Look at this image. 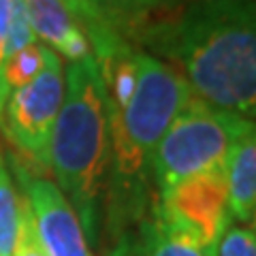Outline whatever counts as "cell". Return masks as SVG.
Instances as JSON below:
<instances>
[{"mask_svg":"<svg viewBox=\"0 0 256 256\" xmlns=\"http://www.w3.org/2000/svg\"><path fill=\"white\" fill-rule=\"evenodd\" d=\"M20 224V194L18 186L0 152V256H13Z\"/></svg>","mask_w":256,"mask_h":256,"instance_id":"obj_12","label":"cell"},{"mask_svg":"<svg viewBox=\"0 0 256 256\" xmlns=\"http://www.w3.org/2000/svg\"><path fill=\"white\" fill-rule=\"evenodd\" d=\"M45 56H47V47L43 43H32L28 47H24L22 52L11 56L4 62L2 68V79H4V88L6 92H13L18 88L30 84L45 66Z\"/></svg>","mask_w":256,"mask_h":256,"instance_id":"obj_13","label":"cell"},{"mask_svg":"<svg viewBox=\"0 0 256 256\" xmlns=\"http://www.w3.org/2000/svg\"><path fill=\"white\" fill-rule=\"evenodd\" d=\"M62 100V62L47 47L43 70L30 84L9 92L0 118L6 141L20 152L15 158L34 175L50 173V146Z\"/></svg>","mask_w":256,"mask_h":256,"instance_id":"obj_5","label":"cell"},{"mask_svg":"<svg viewBox=\"0 0 256 256\" xmlns=\"http://www.w3.org/2000/svg\"><path fill=\"white\" fill-rule=\"evenodd\" d=\"M109 256H139L137 254V242H134V230L120 235L116 239L114 248H111Z\"/></svg>","mask_w":256,"mask_h":256,"instance_id":"obj_19","label":"cell"},{"mask_svg":"<svg viewBox=\"0 0 256 256\" xmlns=\"http://www.w3.org/2000/svg\"><path fill=\"white\" fill-rule=\"evenodd\" d=\"M252 126V120L220 111L192 96L152 156L156 196L192 175L224 169L235 141Z\"/></svg>","mask_w":256,"mask_h":256,"instance_id":"obj_4","label":"cell"},{"mask_svg":"<svg viewBox=\"0 0 256 256\" xmlns=\"http://www.w3.org/2000/svg\"><path fill=\"white\" fill-rule=\"evenodd\" d=\"M13 180L32 210L36 235L47 256H92L77 214L52 180L34 175L15 156L9 158Z\"/></svg>","mask_w":256,"mask_h":256,"instance_id":"obj_7","label":"cell"},{"mask_svg":"<svg viewBox=\"0 0 256 256\" xmlns=\"http://www.w3.org/2000/svg\"><path fill=\"white\" fill-rule=\"evenodd\" d=\"M230 218L242 226L254 224L256 214V132L254 126L235 141L224 164Z\"/></svg>","mask_w":256,"mask_h":256,"instance_id":"obj_9","label":"cell"},{"mask_svg":"<svg viewBox=\"0 0 256 256\" xmlns=\"http://www.w3.org/2000/svg\"><path fill=\"white\" fill-rule=\"evenodd\" d=\"M109 105L94 56L68 62L64 100L50 146V173L77 214L90 246L98 244L109 178Z\"/></svg>","mask_w":256,"mask_h":256,"instance_id":"obj_3","label":"cell"},{"mask_svg":"<svg viewBox=\"0 0 256 256\" xmlns=\"http://www.w3.org/2000/svg\"><path fill=\"white\" fill-rule=\"evenodd\" d=\"M180 0H111L118 26L128 38V32L141 30L150 15H162L173 11Z\"/></svg>","mask_w":256,"mask_h":256,"instance_id":"obj_14","label":"cell"},{"mask_svg":"<svg viewBox=\"0 0 256 256\" xmlns=\"http://www.w3.org/2000/svg\"><path fill=\"white\" fill-rule=\"evenodd\" d=\"M216 256H256V237L252 226L230 224L222 235Z\"/></svg>","mask_w":256,"mask_h":256,"instance_id":"obj_17","label":"cell"},{"mask_svg":"<svg viewBox=\"0 0 256 256\" xmlns=\"http://www.w3.org/2000/svg\"><path fill=\"white\" fill-rule=\"evenodd\" d=\"M134 242L139 256H210L196 242L162 222L154 212L146 214L137 224Z\"/></svg>","mask_w":256,"mask_h":256,"instance_id":"obj_11","label":"cell"},{"mask_svg":"<svg viewBox=\"0 0 256 256\" xmlns=\"http://www.w3.org/2000/svg\"><path fill=\"white\" fill-rule=\"evenodd\" d=\"M150 212L180 233L188 235L210 256H216L222 235L233 224L224 169L182 180L158 194L150 205Z\"/></svg>","mask_w":256,"mask_h":256,"instance_id":"obj_6","label":"cell"},{"mask_svg":"<svg viewBox=\"0 0 256 256\" xmlns=\"http://www.w3.org/2000/svg\"><path fill=\"white\" fill-rule=\"evenodd\" d=\"M64 4L86 32L96 60L107 58L128 43L118 26L111 0H64Z\"/></svg>","mask_w":256,"mask_h":256,"instance_id":"obj_10","label":"cell"},{"mask_svg":"<svg viewBox=\"0 0 256 256\" xmlns=\"http://www.w3.org/2000/svg\"><path fill=\"white\" fill-rule=\"evenodd\" d=\"M36 43L24 0H9V26H6V60L24 47Z\"/></svg>","mask_w":256,"mask_h":256,"instance_id":"obj_15","label":"cell"},{"mask_svg":"<svg viewBox=\"0 0 256 256\" xmlns=\"http://www.w3.org/2000/svg\"><path fill=\"white\" fill-rule=\"evenodd\" d=\"M36 41L68 62H79L92 56V47L75 15L64 0H24Z\"/></svg>","mask_w":256,"mask_h":256,"instance_id":"obj_8","label":"cell"},{"mask_svg":"<svg viewBox=\"0 0 256 256\" xmlns=\"http://www.w3.org/2000/svg\"><path fill=\"white\" fill-rule=\"evenodd\" d=\"M18 194H20V224H18V239H15L13 256H47L41 242H38L32 210L20 188H18Z\"/></svg>","mask_w":256,"mask_h":256,"instance_id":"obj_16","label":"cell"},{"mask_svg":"<svg viewBox=\"0 0 256 256\" xmlns=\"http://www.w3.org/2000/svg\"><path fill=\"white\" fill-rule=\"evenodd\" d=\"M6 26H9V0H0V118H2L4 100L9 96L2 79V68L6 62Z\"/></svg>","mask_w":256,"mask_h":256,"instance_id":"obj_18","label":"cell"},{"mask_svg":"<svg viewBox=\"0 0 256 256\" xmlns=\"http://www.w3.org/2000/svg\"><path fill=\"white\" fill-rule=\"evenodd\" d=\"M150 45L180 60L196 98L254 120V0H190L173 24L152 28Z\"/></svg>","mask_w":256,"mask_h":256,"instance_id":"obj_1","label":"cell"},{"mask_svg":"<svg viewBox=\"0 0 256 256\" xmlns=\"http://www.w3.org/2000/svg\"><path fill=\"white\" fill-rule=\"evenodd\" d=\"M137 82L124 107L109 102L111 156L105 192L107 226L116 239L146 218L152 156L166 128L190 102L192 88L171 64L137 52Z\"/></svg>","mask_w":256,"mask_h":256,"instance_id":"obj_2","label":"cell"}]
</instances>
